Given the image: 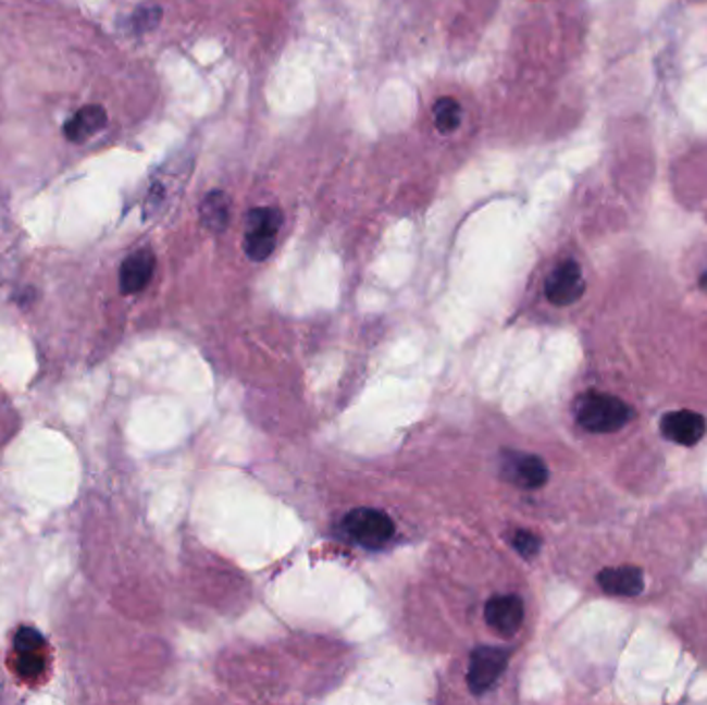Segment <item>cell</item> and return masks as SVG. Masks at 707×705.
<instances>
[{
  "mask_svg": "<svg viewBox=\"0 0 707 705\" xmlns=\"http://www.w3.org/2000/svg\"><path fill=\"white\" fill-rule=\"evenodd\" d=\"M44 663L40 652H29V654H20V660H17V670L23 677H38L40 672H44Z\"/></svg>",
  "mask_w": 707,
  "mask_h": 705,
  "instance_id": "obj_17",
  "label": "cell"
},
{
  "mask_svg": "<svg viewBox=\"0 0 707 705\" xmlns=\"http://www.w3.org/2000/svg\"><path fill=\"white\" fill-rule=\"evenodd\" d=\"M156 270V255L149 249L135 250L128 255L121 268V290L123 294H139L151 282Z\"/></svg>",
  "mask_w": 707,
  "mask_h": 705,
  "instance_id": "obj_10",
  "label": "cell"
},
{
  "mask_svg": "<svg viewBox=\"0 0 707 705\" xmlns=\"http://www.w3.org/2000/svg\"><path fill=\"white\" fill-rule=\"evenodd\" d=\"M201 222L211 232H224L230 222V199L224 190H211L201 201Z\"/></svg>",
  "mask_w": 707,
  "mask_h": 705,
  "instance_id": "obj_12",
  "label": "cell"
},
{
  "mask_svg": "<svg viewBox=\"0 0 707 705\" xmlns=\"http://www.w3.org/2000/svg\"><path fill=\"white\" fill-rule=\"evenodd\" d=\"M108 114L104 108L98 104L84 106L75 112V116L63 126V135L71 144H84L91 135L104 128Z\"/></svg>",
  "mask_w": 707,
  "mask_h": 705,
  "instance_id": "obj_11",
  "label": "cell"
},
{
  "mask_svg": "<svg viewBox=\"0 0 707 705\" xmlns=\"http://www.w3.org/2000/svg\"><path fill=\"white\" fill-rule=\"evenodd\" d=\"M513 546H516V551H518L520 555H523L525 559H532V557H536L538 551H541V539H538L536 534L528 532V530H520V532H516V536H513Z\"/></svg>",
  "mask_w": 707,
  "mask_h": 705,
  "instance_id": "obj_16",
  "label": "cell"
},
{
  "mask_svg": "<svg viewBox=\"0 0 707 705\" xmlns=\"http://www.w3.org/2000/svg\"><path fill=\"white\" fill-rule=\"evenodd\" d=\"M578 422L590 433H617L627 426L635 410L615 395L587 394L578 401Z\"/></svg>",
  "mask_w": 707,
  "mask_h": 705,
  "instance_id": "obj_1",
  "label": "cell"
},
{
  "mask_svg": "<svg viewBox=\"0 0 707 705\" xmlns=\"http://www.w3.org/2000/svg\"><path fill=\"white\" fill-rule=\"evenodd\" d=\"M484 619L499 635L511 638L520 631L521 622H523V602L520 596H513V594L495 596L486 602Z\"/></svg>",
  "mask_w": 707,
  "mask_h": 705,
  "instance_id": "obj_7",
  "label": "cell"
},
{
  "mask_svg": "<svg viewBox=\"0 0 707 705\" xmlns=\"http://www.w3.org/2000/svg\"><path fill=\"white\" fill-rule=\"evenodd\" d=\"M346 534L367 546V548H383L396 534V523L389 516L376 509H354L344 519Z\"/></svg>",
  "mask_w": 707,
  "mask_h": 705,
  "instance_id": "obj_3",
  "label": "cell"
},
{
  "mask_svg": "<svg viewBox=\"0 0 707 705\" xmlns=\"http://www.w3.org/2000/svg\"><path fill=\"white\" fill-rule=\"evenodd\" d=\"M503 474L521 488H532V491L541 488L548 482V468L538 456L509 454L505 457Z\"/></svg>",
  "mask_w": 707,
  "mask_h": 705,
  "instance_id": "obj_8",
  "label": "cell"
},
{
  "mask_svg": "<svg viewBox=\"0 0 707 705\" xmlns=\"http://www.w3.org/2000/svg\"><path fill=\"white\" fill-rule=\"evenodd\" d=\"M461 116H463L461 104L456 98L445 96V98H438L433 106V119H435V126L441 135L456 133L461 125Z\"/></svg>",
  "mask_w": 707,
  "mask_h": 705,
  "instance_id": "obj_13",
  "label": "cell"
},
{
  "mask_svg": "<svg viewBox=\"0 0 707 705\" xmlns=\"http://www.w3.org/2000/svg\"><path fill=\"white\" fill-rule=\"evenodd\" d=\"M162 20V9L160 7H141L135 15H133V27L137 34H146L149 29H153Z\"/></svg>",
  "mask_w": 707,
  "mask_h": 705,
  "instance_id": "obj_15",
  "label": "cell"
},
{
  "mask_svg": "<svg viewBox=\"0 0 707 705\" xmlns=\"http://www.w3.org/2000/svg\"><path fill=\"white\" fill-rule=\"evenodd\" d=\"M598 583L610 596H637L644 592V573L633 565L608 567L598 573Z\"/></svg>",
  "mask_w": 707,
  "mask_h": 705,
  "instance_id": "obj_9",
  "label": "cell"
},
{
  "mask_svg": "<svg viewBox=\"0 0 707 705\" xmlns=\"http://www.w3.org/2000/svg\"><path fill=\"white\" fill-rule=\"evenodd\" d=\"M509 663V652L500 647H491L482 645L479 650L472 652L470 656V670H468V684L472 693L482 695L486 693L493 684L499 681L503 670Z\"/></svg>",
  "mask_w": 707,
  "mask_h": 705,
  "instance_id": "obj_4",
  "label": "cell"
},
{
  "mask_svg": "<svg viewBox=\"0 0 707 705\" xmlns=\"http://www.w3.org/2000/svg\"><path fill=\"white\" fill-rule=\"evenodd\" d=\"M660 431L668 441H672L677 445L693 447L706 435V418L697 412H691V410L668 412L660 420Z\"/></svg>",
  "mask_w": 707,
  "mask_h": 705,
  "instance_id": "obj_6",
  "label": "cell"
},
{
  "mask_svg": "<svg viewBox=\"0 0 707 705\" xmlns=\"http://www.w3.org/2000/svg\"><path fill=\"white\" fill-rule=\"evenodd\" d=\"M546 298L555 307H569L578 302L585 292V280H583L582 268L575 261H562L557 265L546 280Z\"/></svg>",
  "mask_w": 707,
  "mask_h": 705,
  "instance_id": "obj_5",
  "label": "cell"
},
{
  "mask_svg": "<svg viewBox=\"0 0 707 705\" xmlns=\"http://www.w3.org/2000/svg\"><path fill=\"white\" fill-rule=\"evenodd\" d=\"M282 211L275 208H257L249 211L245 250L252 261H265L275 249V238L282 228Z\"/></svg>",
  "mask_w": 707,
  "mask_h": 705,
  "instance_id": "obj_2",
  "label": "cell"
},
{
  "mask_svg": "<svg viewBox=\"0 0 707 705\" xmlns=\"http://www.w3.org/2000/svg\"><path fill=\"white\" fill-rule=\"evenodd\" d=\"M44 647V638L40 631L34 627H22L15 633V650L17 654H29V652H40Z\"/></svg>",
  "mask_w": 707,
  "mask_h": 705,
  "instance_id": "obj_14",
  "label": "cell"
}]
</instances>
